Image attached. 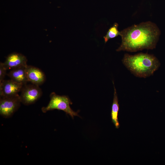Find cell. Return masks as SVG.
Masks as SVG:
<instances>
[{
    "instance_id": "cell-1",
    "label": "cell",
    "mask_w": 165,
    "mask_h": 165,
    "mask_svg": "<svg viewBox=\"0 0 165 165\" xmlns=\"http://www.w3.org/2000/svg\"><path fill=\"white\" fill-rule=\"evenodd\" d=\"M160 34L157 25L151 21L134 24L120 31L122 42L116 51L135 52L153 49Z\"/></svg>"
},
{
    "instance_id": "cell-2",
    "label": "cell",
    "mask_w": 165,
    "mask_h": 165,
    "mask_svg": "<svg viewBox=\"0 0 165 165\" xmlns=\"http://www.w3.org/2000/svg\"><path fill=\"white\" fill-rule=\"evenodd\" d=\"M122 62L131 73L140 78H146L152 75L160 65L155 56L142 53L134 55L125 53Z\"/></svg>"
},
{
    "instance_id": "cell-3",
    "label": "cell",
    "mask_w": 165,
    "mask_h": 165,
    "mask_svg": "<svg viewBox=\"0 0 165 165\" xmlns=\"http://www.w3.org/2000/svg\"><path fill=\"white\" fill-rule=\"evenodd\" d=\"M50 98L47 105L42 108L43 112L46 113L48 111L56 109L63 111L73 119L74 116L79 117L78 112L73 111L71 108L70 105L72 104V103L68 96L59 95L53 92L50 94Z\"/></svg>"
},
{
    "instance_id": "cell-4",
    "label": "cell",
    "mask_w": 165,
    "mask_h": 165,
    "mask_svg": "<svg viewBox=\"0 0 165 165\" xmlns=\"http://www.w3.org/2000/svg\"><path fill=\"white\" fill-rule=\"evenodd\" d=\"M21 101L18 94L0 97V115L5 118L11 117L20 106Z\"/></svg>"
},
{
    "instance_id": "cell-5",
    "label": "cell",
    "mask_w": 165,
    "mask_h": 165,
    "mask_svg": "<svg viewBox=\"0 0 165 165\" xmlns=\"http://www.w3.org/2000/svg\"><path fill=\"white\" fill-rule=\"evenodd\" d=\"M20 97L21 102L28 105L35 103L42 96V92L39 86L32 83L23 85Z\"/></svg>"
},
{
    "instance_id": "cell-6",
    "label": "cell",
    "mask_w": 165,
    "mask_h": 165,
    "mask_svg": "<svg viewBox=\"0 0 165 165\" xmlns=\"http://www.w3.org/2000/svg\"><path fill=\"white\" fill-rule=\"evenodd\" d=\"M23 85L11 79L4 80L0 83V96L8 97L18 94Z\"/></svg>"
},
{
    "instance_id": "cell-7",
    "label": "cell",
    "mask_w": 165,
    "mask_h": 165,
    "mask_svg": "<svg viewBox=\"0 0 165 165\" xmlns=\"http://www.w3.org/2000/svg\"><path fill=\"white\" fill-rule=\"evenodd\" d=\"M26 76L28 82L39 86L46 80V76L44 72L36 67L27 65L26 68Z\"/></svg>"
},
{
    "instance_id": "cell-8",
    "label": "cell",
    "mask_w": 165,
    "mask_h": 165,
    "mask_svg": "<svg viewBox=\"0 0 165 165\" xmlns=\"http://www.w3.org/2000/svg\"><path fill=\"white\" fill-rule=\"evenodd\" d=\"M27 59L23 54L14 52L9 55L3 62L7 70H10L18 67L27 66Z\"/></svg>"
},
{
    "instance_id": "cell-9",
    "label": "cell",
    "mask_w": 165,
    "mask_h": 165,
    "mask_svg": "<svg viewBox=\"0 0 165 165\" xmlns=\"http://www.w3.org/2000/svg\"><path fill=\"white\" fill-rule=\"evenodd\" d=\"M27 66H21L11 69L7 75L12 80L24 85L28 82L26 72Z\"/></svg>"
},
{
    "instance_id": "cell-10",
    "label": "cell",
    "mask_w": 165,
    "mask_h": 165,
    "mask_svg": "<svg viewBox=\"0 0 165 165\" xmlns=\"http://www.w3.org/2000/svg\"><path fill=\"white\" fill-rule=\"evenodd\" d=\"M113 83L114 85V93L113 101L112 107L111 116L112 122L114 124L116 128H118L120 126L118 118V113L119 110V105L118 103L117 94L113 82Z\"/></svg>"
},
{
    "instance_id": "cell-11",
    "label": "cell",
    "mask_w": 165,
    "mask_h": 165,
    "mask_svg": "<svg viewBox=\"0 0 165 165\" xmlns=\"http://www.w3.org/2000/svg\"><path fill=\"white\" fill-rule=\"evenodd\" d=\"M119 25L117 23H114L112 26L108 30L106 35L104 37L105 43L110 39L119 35L120 31L118 30Z\"/></svg>"
},
{
    "instance_id": "cell-12",
    "label": "cell",
    "mask_w": 165,
    "mask_h": 165,
    "mask_svg": "<svg viewBox=\"0 0 165 165\" xmlns=\"http://www.w3.org/2000/svg\"><path fill=\"white\" fill-rule=\"evenodd\" d=\"M7 70L4 65L3 63L1 62L0 63V83L4 80L6 75L7 74L6 73Z\"/></svg>"
}]
</instances>
